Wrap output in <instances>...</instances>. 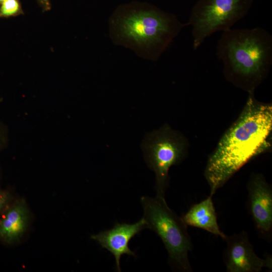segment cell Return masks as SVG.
Wrapping results in <instances>:
<instances>
[{
    "mask_svg": "<svg viewBox=\"0 0 272 272\" xmlns=\"http://www.w3.org/2000/svg\"><path fill=\"white\" fill-rule=\"evenodd\" d=\"M43 11H47L51 9L50 0H37Z\"/></svg>",
    "mask_w": 272,
    "mask_h": 272,
    "instance_id": "15",
    "label": "cell"
},
{
    "mask_svg": "<svg viewBox=\"0 0 272 272\" xmlns=\"http://www.w3.org/2000/svg\"><path fill=\"white\" fill-rule=\"evenodd\" d=\"M254 0H198L186 25L191 27L193 49L217 32L232 28L248 13Z\"/></svg>",
    "mask_w": 272,
    "mask_h": 272,
    "instance_id": "5",
    "label": "cell"
},
{
    "mask_svg": "<svg viewBox=\"0 0 272 272\" xmlns=\"http://www.w3.org/2000/svg\"><path fill=\"white\" fill-rule=\"evenodd\" d=\"M6 0H0V5Z\"/></svg>",
    "mask_w": 272,
    "mask_h": 272,
    "instance_id": "16",
    "label": "cell"
},
{
    "mask_svg": "<svg viewBox=\"0 0 272 272\" xmlns=\"http://www.w3.org/2000/svg\"><path fill=\"white\" fill-rule=\"evenodd\" d=\"M248 207L255 227L270 241L272 232V189L262 174H254L247 184Z\"/></svg>",
    "mask_w": 272,
    "mask_h": 272,
    "instance_id": "8",
    "label": "cell"
},
{
    "mask_svg": "<svg viewBox=\"0 0 272 272\" xmlns=\"http://www.w3.org/2000/svg\"><path fill=\"white\" fill-rule=\"evenodd\" d=\"M249 93L239 117L223 135L208 160L205 176L211 195L245 164L270 147L272 106L257 101L253 92Z\"/></svg>",
    "mask_w": 272,
    "mask_h": 272,
    "instance_id": "1",
    "label": "cell"
},
{
    "mask_svg": "<svg viewBox=\"0 0 272 272\" xmlns=\"http://www.w3.org/2000/svg\"><path fill=\"white\" fill-rule=\"evenodd\" d=\"M212 196L193 205L181 218L187 226L202 229L224 239L226 235L218 225Z\"/></svg>",
    "mask_w": 272,
    "mask_h": 272,
    "instance_id": "11",
    "label": "cell"
},
{
    "mask_svg": "<svg viewBox=\"0 0 272 272\" xmlns=\"http://www.w3.org/2000/svg\"><path fill=\"white\" fill-rule=\"evenodd\" d=\"M145 160L156 174L157 195L164 196L170 167L185 157L187 144L184 137L167 124L147 134L142 144Z\"/></svg>",
    "mask_w": 272,
    "mask_h": 272,
    "instance_id": "6",
    "label": "cell"
},
{
    "mask_svg": "<svg viewBox=\"0 0 272 272\" xmlns=\"http://www.w3.org/2000/svg\"><path fill=\"white\" fill-rule=\"evenodd\" d=\"M185 25L175 15L156 8H130L111 17L110 35L116 44L156 60Z\"/></svg>",
    "mask_w": 272,
    "mask_h": 272,
    "instance_id": "3",
    "label": "cell"
},
{
    "mask_svg": "<svg viewBox=\"0 0 272 272\" xmlns=\"http://www.w3.org/2000/svg\"><path fill=\"white\" fill-rule=\"evenodd\" d=\"M224 240L227 243L223 255L227 271L259 272L265 267L271 269V257L258 256L246 231L226 235Z\"/></svg>",
    "mask_w": 272,
    "mask_h": 272,
    "instance_id": "7",
    "label": "cell"
},
{
    "mask_svg": "<svg viewBox=\"0 0 272 272\" xmlns=\"http://www.w3.org/2000/svg\"><path fill=\"white\" fill-rule=\"evenodd\" d=\"M19 0H6L0 5V18H9L23 14Z\"/></svg>",
    "mask_w": 272,
    "mask_h": 272,
    "instance_id": "12",
    "label": "cell"
},
{
    "mask_svg": "<svg viewBox=\"0 0 272 272\" xmlns=\"http://www.w3.org/2000/svg\"><path fill=\"white\" fill-rule=\"evenodd\" d=\"M217 55L223 63L227 79L253 92L272 65V35L260 27L231 28L222 32Z\"/></svg>",
    "mask_w": 272,
    "mask_h": 272,
    "instance_id": "2",
    "label": "cell"
},
{
    "mask_svg": "<svg viewBox=\"0 0 272 272\" xmlns=\"http://www.w3.org/2000/svg\"><path fill=\"white\" fill-rule=\"evenodd\" d=\"M7 139L6 132L4 127L0 124V149L5 144Z\"/></svg>",
    "mask_w": 272,
    "mask_h": 272,
    "instance_id": "14",
    "label": "cell"
},
{
    "mask_svg": "<svg viewBox=\"0 0 272 272\" xmlns=\"http://www.w3.org/2000/svg\"><path fill=\"white\" fill-rule=\"evenodd\" d=\"M145 228H148V225L143 218L134 224L116 223L112 229L93 235L91 238L97 241L102 247L114 255L116 270L121 271L120 260L121 256L123 254L135 256L129 248V241Z\"/></svg>",
    "mask_w": 272,
    "mask_h": 272,
    "instance_id": "9",
    "label": "cell"
},
{
    "mask_svg": "<svg viewBox=\"0 0 272 272\" xmlns=\"http://www.w3.org/2000/svg\"><path fill=\"white\" fill-rule=\"evenodd\" d=\"M141 201L148 228L162 240L171 263L181 271H192L188 253L193 245L182 218L168 206L164 196H144Z\"/></svg>",
    "mask_w": 272,
    "mask_h": 272,
    "instance_id": "4",
    "label": "cell"
},
{
    "mask_svg": "<svg viewBox=\"0 0 272 272\" xmlns=\"http://www.w3.org/2000/svg\"><path fill=\"white\" fill-rule=\"evenodd\" d=\"M30 213L24 199H15L2 214L0 219V243L12 245L18 242L26 232Z\"/></svg>",
    "mask_w": 272,
    "mask_h": 272,
    "instance_id": "10",
    "label": "cell"
},
{
    "mask_svg": "<svg viewBox=\"0 0 272 272\" xmlns=\"http://www.w3.org/2000/svg\"><path fill=\"white\" fill-rule=\"evenodd\" d=\"M15 200L12 192L8 189L0 188V214L2 215Z\"/></svg>",
    "mask_w": 272,
    "mask_h": 272,
    "instance_id": "13",
    "label": "cell"
}]
</instances>
